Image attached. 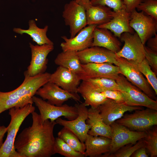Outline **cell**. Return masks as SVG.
I'll list each match as a JSON object with an SVG mask.
<instances>
[{
	"instance_id": "cell-1",
	"label": "cell",
	"mask_w": 157,
	"mask_h": 157,
	"mask_svg": "<svg viewBox=\"0 0 157 157\" xmlns=\"http://www.w3.org/2000/svg\"><path fill=\"white\" fill-rule=\"evenodd\" d=\"M31 114L32 124L16 136L15 149L21 157H50L54 155L53 129L57 123L49 119L42 122L35 111Z\"/></svg>"
},
{
	"instance_id": "cell-2",
	"label": "cell",
	"mask_w": 157,
	"mask_h": 157,
	"mask_svg": "<svg viewBox=\"0 0 157 157\" xmlns=\"http://www.w3.org/2000/svg\"><path fill=\"white\" fill-rule=\"evenodd\" d=\"M50 75L45 72L33 76H25L23 82L15 89L0 91V114L13 108L33 104V97L40 88L49 81Z\"/></svg>"
},
{
	"instance_id": "cell-3",
	"label": "cell",
	"mask_w": 157,
	"mask_h": 157,
	"mask_svg": "<svg viewBox=\"0 0 157 157\" xmlns=\"http://www.w3.org/2000/svg\"><path fill=\"white\" fill-rule=\"evenodd\" d=\"M35 110V107L31 104L22 107H14L9 110L10 121L7 126L6 138L0 149V157H21L15 149L14 141L22 123Z\"/></svg>"
},
{
	"instance_id": "cell-4",
	"label": "cell",
	"mask_w": 157,
	"mask_h": 157,
	"mask_svg": "<svg viewBox=\"0 0 157 157\" xmlns=\"http://www.w3.org/2000/svg\"><path fill=\"white\" fill-rule=\"evenodd\" d=\"M123 115L115 122L131 130L146 132L157 125V110L147 108L135 110Z\"/></svg>"
},
{
	"instance_id": "cell-5",
	"label": "cell",
	"mask_w": 157,
	"mask_h": 157,
	"mask_svg": "<svg viewBox=\"0 0 157 157\" xmlns=\"http://www.w3.org/2000/svg\"><path fill=\"white\" fill-rule=\"evenodd\" d=\"M125 99V103L131 106H144L157 110V100L153 99L138 88L133 85L122 74L115 80Z\"/></svg>"
},
{
	"instance_id": "cell-6",
	"label": "cell",
	"mask_w": 157,
	"mask_h": 157,
	"mask_svg": "<svg viewBox=\"0 0 157 157\" xmlns=\"http://www.w3.org/2000/svg\"><path fill=\"white\" fill-rule=\"evenodd\" d=\"M33 103L39 111V115L42 122L48 119L55 121L61 117H64L68 120H72L78 115L77 110L75 106H69L64 104L56 106L35 96L33 97Z\"/></svg>"
},
{
	"instance_id": "cell-7",
	"label": "cell",
	"mask_w": 157,
	"mask_h": 157,
	"mask_svg": "<svg viewBox=\"0 0 157 157\" xmlns=\"http://www.w3.org/2000/svg\"><path fill=\"white\" fill-rule=\"evenodd\" d=\"M124 42L120 50L115 53L116 56L124 58L134 63H139L145 58L144 45L136 32H124L119 38Z\"/></svg>"
},
{
	"instance_id": "cell-8",
	"label": "cell",
	"mask_w": 157,
	"mask_h": 157,
	"mask_svg": "<svg viewBox=\"0 0 157 157\" xmlns=\"http://www.w3.org/2000/svg\"><path fill=\"white\" fill-rule=\"evenodd\" d=\"M112 129L111 142L109 152L105 157L112 154L123 146L129 144H135L145 138L147 132H138L114 122L110 125Z\"/></svg>"
},
{
	"instance_id": "cell-9",
	"label": "cell",
	"mask_w": 157,
	"mask_h": 157,
	"mask_svg": "<svg viewBox=\"0 0 157 157\" xmlns=\"http://www.w3.org/2000/svg\"><path fill=\"white\" fill-rule=\"evenodd\" d=\"M120 74L132 84L136 86L151 98L156 100L151 86L142 74L131 62L124 58L116 56Z\"/></svg>"
},
{
	"instance_id": "cell-10",
	"label": "cell",
	"mask_w": 157,
	"mask_h": 157,
	"mask_svg": "<svg viewBox=\"0 0 157 157\" xmlns=\"http://www.w3.org/2000/svg\"><path fill=\"white\" fill-rule=\"evenodd\" d=\"M62 17L65 25L69 27L70 38L74 37L87 25L85 9L75 0L65 4Z\"/></svg>"
},
{
	"instance_id": "cell-11",
	"label": "cell",
	"mask_w": 157,
	"mask_h": 157,
	"mask_svg": "<svg viewBox=\"0 0 157 157\" xmlns=\"http://www.w3.org/2000/svg\"><path fill=\"white\" fill-rule=\"evenodd\" d=\"M130 26L138 34L143 44L156 33L157 20L143 12L135 10L131 13Z\"/></svg>"
},
{
	"instance_id": "cell-12",
	"label": "cell",
	"mask_w": 157,
	"mask_h": 157,
	"mask_svg": "<svg viewBox=\"0 0 157 157\" xmlns=\"http://www.w3.org/2000/svg\"><path fill=\"white\" fill-rule=\"evenodd\" d=\"M31 59L24 76H33L45 72L48 60L47 56L54 49L53 45H34L29 43Z\"/></svg>"
},
{
	"instance_id": "cell-13",
	"label": "cell",
	"mask_w": 157,
	"mask_h": 157,
	"mask_svg": "<svg viewBox=\"0 0 157 157\" xmlns=\"http://www.w3.org/2000/svg\"><path fill=\"white\" fill-rule=\"evenodd\" d=\"M35 94L49 103L56 106H61L69 99L80 101V97L78 93L65 90L56 84L48 82L40 88Z\"/></svg>"
},
{
	"instance_id": "cell-14",
	"label": "cell",
	"mask_w": 157,
	"mask_h": 157,
	"mask_svg": "<svg viewBox=\"0 0 157 157\" xmlns=\"http://www.w3.org/2000/svg\"><path fill=\"white\" fill-rule=\"evenodd\" d=\"M78 115L74 119L67 120L59 117L56 120L57 124L66 127L74 133L78 138L81 142L84 143L88 135L90 126L86 123L88 118V109L83 103L76 104Z\"/></svg>"
},
{
	"instance_id": "cell-15",
	"label": "cell",
	"mask_w": 157,
	"mask_h": 157,
	"mask_svg": "<svg viewBox=\"0 0 157 157\" xmlns=\"http://www.w3.org/2000/svg\"><path fill=\"white\" fill-rule=\"evenodd\" d=\"M83 71L78 75L81 80L99 78L116 80L120 74L117 66L109 63L81 64Z\"/></svg>"
},
{
	"instance_id": "cell-16",
	"label": "cell",
	"mask_w": 157,
	"mask_h": 157,
	"mask_svg": "<svg viewBox=\"0 0 157 157\" xmlns=\"http://www.w3.org/2000/svg\"><path fill=\"white\" fill-rule=\"evenodd\" d=\"M98 108L103 121L110 126L121 118L125 112L142 109L140 106H129L125 103H118L109 99Z\"/></svg>"
},
{
	"instance_id": "cell-17",
	"label": "cell",
	"mask_w": 157,
	"mask_h": 157,
	"mask_svg": "<svg viewBox=\"0 0 157 157\" xmlns=\"http://www.w3.org/2000/svg\"><path fill=\"white\" fill-rule=\"evenodd\" d=\"M97 26L88 25L81 30L74 37L68 38L61 37L64 42L60 44L63 51H81L92 47L93 41V32Z\"/></svg>"
},
{
	"instance_id": "cell-18",
	"label": "cell",
	"mask_w": 157,
	"mask_h": 157,
	"mask_svg": "<svg viewBox=\"0 0 157 157\" xmlns=\"http://www.w3.org/2000/svg\"><path fill=\"white\" fill-rule=\"evenodd\" d=\"M81 64L110 63H117L115 53L104 47L92 46L77 52Z\"/></svg>"
},
{
	"instance_id": "cell-19",
	"label": "cell",
	"mask_w": 157,
	"mask_h": 157,
	"mask_svg": "<svg viewBox=\"0 0 157 157\" xmlns=\"http://www.w3.org/2000/svg\"><path fill=\"white\" fill-rule=\"evenodd\" d=\"M81 80L76 73L59 66L55 72L51 74L49 82L56 84L65 90L78 93Z\"/></svg>"
},
{
	"instance_id": "cell-20",
	"label": "cell",
	"mask_w": 157,
	"mask_h": 157,
	"mask_svg": "<svg viewBox=\"0 0 157 157\" xmlns=\"http://www.w3.org/2000/svg\"><path fill=\"white\" fill-rule=\"evenodd\" d=\"M131 14V13L127 12L125 8L114 11L113 18L109 22L97 27L109 30L116 37L119 38L123 33L134 32L129 25Z\"/></svg>"
},
{
	"instance_id": "cell-21",
	"label": "cell",
	"mask_w": 157,
	"mask_h": 157,
	"mask_svg": "<svg viewBox=\"0 0 157 157\" xmlns=\"http://www.w3.org/2000/svg\"><path fill=\"white\" fill-rule=\"evenodd\" d=\"M111 139L88 134L84 142L85 157H105L110 151Z\"/></svg>"
},
{
	"instance_id": "cell-22",
	"label": "cell",
	"mask_w": 157,
	"mask_h": 157,
	"mask_svg": "<svg viewBox=\"0 0 157 157\" xmlns=\"http://www.w3.org/2000/svg\"><path fill=\"white\" fill-rule=\"evenodd\" d=\"M121 44L109 30L97 27L93 32L92 46L104 48L115 53L121 49Z\"/></svg>"
},
{
	"instance_id": "cell-23",
	"label": "cell",
	"mask_w": 157,
	"mask_h": 157,
	"mask_svg": "<svg viewBox=\"0 0 157 157\" xmlns=\"http://www.w3.org/2000/svg\"><path fill=\"white\" fill-rule=\"evenodd\" d=\"M88 114L86 123L90 126L88 134L93 136H102L111 139V127L104 122L98 108L91 107L88 109Z\"/></svg>"
},
{
	"instance_id": "cell-24",
	"label": "cell",
	"mask_w": 157,
	"mask_h": 157,
	"mask_svg": "<svg viewBox=\"0 0 157 157\" xmlns=\"http://www.w3.org/2000/svg\"><path fill=\"white\" fill-rule=\"evenodd\" d=\"M87 25L97 26L109 22L113 18L114 11L107 6L90 5L86 9Z\"/></svg>"
},
{
	"instance_id": "cell-25",
	"label": "cell",
	"mask_w": 157,
	"mask_h": 157,
	"mask_svg": "<svg viewBox=\"0 0 157 157\" xmlns=\"http://www.w3.org/2000/svg\"><path fill=\"white\" fill-rule=\"evenodd\" d=\"M78 93L84 99L85 105L93 108L98 107L108 99L86 81H82L79 84L78 88Z\"/></svg>"
},
{
	"instance_id": "cell-26",
	"label": "cell",
	"mask_w": 157,
	"mask_h": 157,
	"mask_svg": "<svg viewBox=\"0 0 157 157\" xmlns=\"http://www.w3.org/2000/svg\"><path fill=\"white\" fill-rule=\"evenodd\" d=\"M54 62L56 65L70 70L78 75L83 71L81 63L76 51H63L57 55Z\"/></svg>"
},
{
	"instance_id": "cell-27",
	"label": "cell",
	"mask_w": 157,
	"mask_h": 157,
	"mask_svg": "<svg viewBox=\"0 0 157 157\" xmlns=\"http://www.w3.org/2000/svg\"><path fill=\"white\" fill-rule=\"evenodd\" d=\"M29 28L27 29H23L20 28H14L13 31L21 35L26 33L28 34L32 38L33 41L38 45L44 44L53 45V42L47 37V33L48 26H46L44 28L38 27L35 21L31 20L29 21Z\"/></svg>"
},
{
	"instance_id": "cell-28",
	"label": "cell",
	"mask_w": 157,
	"mask_h": 157,
	"mask_svg": "<svg viewBox=\"0 0 157 157\" xmlns=\"http://www.w3.org/2000/svg\"><path fill=\"white\" fill-rule=\"evenodd\" d=\"M58 136L75 151L84 153V143L81 142L78 137L67 128L63 127L58 133Z\"/></svg>"
},
{
	"instance_id": "cell-29",
	"label": "cell",
	"mask_w": 157,
	"mask_h": 157,
	"mask_svg": "<svg viewBox=\"0 0 157 157\" xmlns=\"http://www.w3.org/2000/svg\"><path fill=\"white\" fill-rule=\"evenodd\" d=\"M54 154H59L65 157H84V153L78 152L72 149L61 139L55 138Z\"/></svg>"
},
{
	"instance_id": "cell-30",
	"label": "cell",
	"mask_w": 157,
	"mask_h": 157,
	"mask_svg": "<svg viewBox=\"0 0 157 157\" xmlns=\"http://www.w3.org/2000/svg\"><path fill=\"white\" fill-rule=\"evenodd\" d=\"M132 63L145 76L147 81L154 90L155 94L157 95V75L151 69L147 60L145 58L140 63Z\"/></svg>"
},
{
	"instance_id": "cell-31",
	"label": "cell",
	"mask_w": 157,
	"mask_h": 157,
	"mask_svg": "<svg viewBox=\"0 0 157 157\" xmlns=\"http://www.w3.org/2000/svg\"><path fill=\"white\" fill-rule=\"evenodd\" d=\"M155 126L147 132L143 138L144 146L151 157L157 156V128Z\"/></svg>"
},
{
	"instance_id": "cell-32",
	"label": "cell",
	"mask_w": 157,
	"mask_h": 157,
	"mask_svg": "<svg viewBox=\"0 0 157 157\" xmlns=\"http://www.w3.org/2000/svg\"><path fill=\"white\" fill-rule=\"evenodd\" d=\"M98 90H112L121 91L115 80L106 78L90 79L86 80Z\"/></svg>"
},
{
	"instance_id": "cell-33",
	"label": "cell",
	"mask_w": 157,
	"mask_h": 157,
	"mask_svg": "<svg viewBox=\"0 0 157 157\" xmlns=\"http://www.w3.org/2000/svg\"><path fill=\"white\" fill-rule=\"evenodd\" d=\"M144 146L143 138L138 140L135 144H129L120 148L107 157H129L139 148Z\"/></svg>"
},
{
	"instance_id": "cell-34",
	"label": "cell",
	"mask_w": 157,
	"mask_h": 157,
	"mask_svg": "<svg viewBox=\"0 0 157 157\" xmlns=\"http://www.w3.org/2000/svg\"><path fill=\"white\" fill-rule=\"evenodd\" d=\"M136 9L157 20V0H142Z\"/></svg>"
},
{
	"instance_id": "cell-35",
	"label": "cell",
	"mask_w": 157,
	"mask_h": 157,
	"mask_svg": "<svg viewBox=\"0 0 157 157\" xmlns=\"http://www.w3.org/2000/svg\"><path fill=\"white\" fill-rule=\"evenodd\" d=\"M90 2L93 6H107L113 9L115 12L125 9L122 0H90Z\"/></svg>"
},
{
	"instance_id": "cell-36",
	"label": "cell",
	"mask_w": 157,
	"mask_h": 157,
	"mask_svg": "<svg viewBox=\"0 0 157 157\" xmlns=\"http://www.w3.org/2000/svg\"><path fill=\"white\" fill-rule=\"evenodd\" d=\"M145 59L153 71L157 74V52L154 51L144 45Z\"/></svg>"
},
{
	"instance_id": "cell-37",
	"label": "cell",
	"mask_w": 157,
	"mask_h": 157,
	"mask_svg": "<svg viewBox=\"0 0 157 157\" xmlns=\"http://www.w3.org/2000/svg\"><path fill=\"white\" fill-rule=\"evenodd\" d=\"M98 90L108 99H111L118 103H125L124 96L120 91L112 90Z\"/></svg>"
},
{
	"instance_id": "cell-38",
	"label": "cell",
	"mask_w": 157,
	"mask_h": 157,
	"mask_svg": "<svg viewBox=\"0 0 157 157\" xmlns=\"http://www.w3.org/2000/svg\"><path fill=\"white\" fill-rule=\"evenodd\" d=\"M126 10L131 13L136 10L142 0H122Z\"/></svg>"
},
{
	"instance_id": "cell-39",
	"label": "cell",
	"mask_w": 157,
	"mask_h": 157,
	"mask_svg": "<svg viewBox=\"0 0 157 157\" xmlns=\"http://www.w3.org/2000/svg\"><path fill=\"white\" fill-rule=\"evenodd\" d=\"M147 47L151 50L157 52V34L149 38L147 41Z\"/></svg>"
},
{
	"instance_id": "cell-40",
	"label": "cell",
	"mask_w": 157,
	"mask_h": 157,
	"mask_svg": "<svg viewBox=\"0 0 157 157\" xmlns=\"http://www.w3.org/2000/svg\"><path fill=\"white\" fill-rule=\"evenodd\" d=\"M132 157H148L147 150L144 146L141 147L136 150L132 155Z\"/></svg>"
},
{
	"instance_id": "cell-41",
	"label": "cell",
	"mask_w": 157,
	"mask_h": 157,
	"mask_svg": "<svg viewBox=\"0 0 157 157\" xmlns=\"http://www.w3.org/2000/svg\"><path fill=\"white\" fill-rule=\"evenodd\" d=\"M8 127L4 125L0 126V149L3 143V138L7 132Z\"/></svg>"
},
{
	"instance_id": "cell-42",
	"label": "cell",
	"mask_w": 157,
	"mask_h": 157,
	"mask_svg": "<svg viewBox=\"0 0 157 157\" xmlns=\"http://www.w3.org/2000/svg\"><path fill=\"white\" fill-rule=\"evenodd\" d=\"M75 1L84 7L85 9L91 5L90 0H75Z\"/></svg>"
}]
</instances>
